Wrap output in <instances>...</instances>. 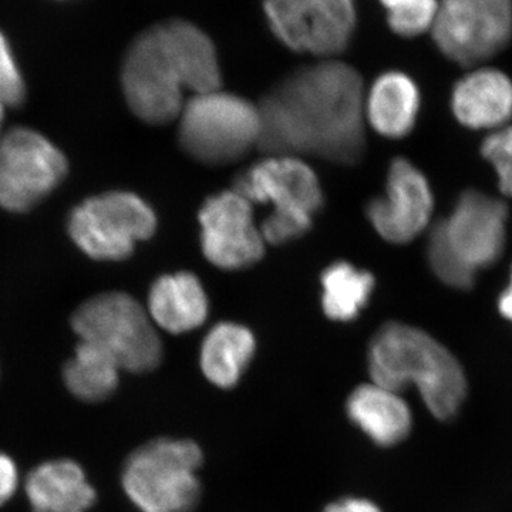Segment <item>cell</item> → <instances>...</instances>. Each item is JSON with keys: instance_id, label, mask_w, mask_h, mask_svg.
I'll return each mask as SVG.
<instances>
[{"instance_id": "603a6c76", "label": "cell", "mask_w": 512, "mask_h": 512, "mask_svg": "<svg viewBox=\"0 0 512 512\" xmlns=\"http://www.w3.org/2000/svg\"><path fill=\"white\" fill-rule=\"evenodd\" d=\"M394 35L414 39L431 33L440 0H379Z\"/></svg>"}, {"instance_id": "4fadbf2b", "label": "cell", "mask_w": 512, "mask_h": 512, "mask_svg": "<svg viewBox=\"0 0 512 512\" xmlns=\"http://www.w3.org/2000/svg\"><path fill=\"white\" fill-rule=\"evenodd\" d=\"M198 221L202 254L217 268L239 271L264 258L266 242L255 225L252 204L234 188L208 197Z\"/></svg>"}, {"instance_id": "cb8c5ba5", "label": "cell", "mask_w": 512, "mask_h": 512, "mask_svg": "<svg viewBox=\"0 0 512 512\" xmlns=\"http://www.w3.org/2000/svg\"><path fill=\"white\" fill-rule=\"evenodd\" d=\"M481 154L493 165L498 187L512 198V126L508 124L487 136L481 146Z\"/></svg>"}, {"instance_id": "8fae6325", "label": "cell", "mask_w": 512, "mask_h": 512, "mask_svg": "<svg viewBox=\"0 0 512 512\" xmlns=\"http://www.w3.org/2000/svg\"><path fill=\"white\" fill-rule=\"evenodd\" d=\"M431 39L460 66H484L512 40V0H440Z\"/></svg>"}, {"instance_id": "5b68a950", "label": "cell", "mask_w": 512, "mask_h": 512, "mask_svg": "<svg viewBox=\"0 0 512 512\" xmlns=\"http://www.w3.org/2000/svg\"><path fill=\"white\" fill-rule=\"evenodd\" d=\"M234 190L252 205H272L261 228L271 245L302 238L325 205L318 175L298 157L269 156L251 165L235 178Z\"/></svg>"}, {"instance_id": "2e32d148", "label": "cell", "mask_w": 512, "mask_h": 512, "mask_svg": "<svg viewBox=\"0 0 512 512\" xmlns=\"http://www.w3.org/2000/svg\"><path fill=\"white\" fill-rule=\"evenodd\" d=\"M25 493L33 512H86L97 500L82 466L69 458L33 468L26 477Z\"/></svg>"}, {"instance_id": "7a4b0ae2", "label": "cell", "mask_w": 512, "mask_h": 512, "mask_svg": "<svg viewBox=\"0 0 512 512\" xmlns=\"http://www.w3.org/2000/svg\"><path fill=\"white\" fill-rule=\"evenodd\" d=\"M121 86L134 116L151 126H164L180 117L184 92L221 89L217 49L211 37L188 20L156 23L128 46Z\"/></svg>"}, {"instance_id": "3957f363", "label": "cell", "mask_w": 512, "mask_h": 512, "mask_svg": "<svg viewBox=\"0 0 512 512\" xmlns=\"http://www.w3.org/2000/svg\"><path fill=\"white\" fill-rule=\"evenodd\" d=\"M372 382L392 392L419 389L427 409L446 420L466 399L467 382L456 357L424 330L389 322L377 330L367 352Z\"/></svg>"}, {"instance_id": "ffe728a7", "label": "cell", "mask_w": 512, "mask_h": 512, "mask_svg": "<svg viewBox=\"0 0 512 512\" xmlns=\"http://www.w3.org/2000/svg\"><path fill=\"white\" fill-rule=\"evenodd\" d=\"M255 349L251 330L234 322L218 323L202 342V373L215 386L231 389L244 375Z\"/></svg>"}, {"instance_id": "8992f818", "label": "cell", "mask_w": 512, "mask_h": 512, "mask_svg": "<svg viewBox=\"0 0 512 512\" xmlns=\"http://www.w3.org/2000/svg\"><path fill=\"white\" fill-rule=\"evenodd\" d=\"M259 106L238 94L214 90L194 94L178 117V144L198 163L228 165L258 147Z\"/></svg>"}, {"instance_id": "83f0119b", "label": "cell", "mask_w": 512, "mask_h": 512, "mask_svg": "<svg viewBox=\"0 0 512 512\" xmlns=\"http://www.w3.org/2000/svg\"><path fill=\"white\" fill-rule=\"evenodd\" d=\"M498 311H500L505 319L511 320L512 322V269L510 284H508L505 291L501 293L500 299H498Z\"/></svg>"}, {"instance_id": "e0dca14e", "label": "cell", "mask_w": 512, "mask_h": 512, "mask_svg": "<svg viewBox=\"0 0 512 512\" xmlns=\"http://www.w3.org/2000/svg\"><path fill=\"white\" fill-rule=\"evenodd\" d=\"M210 305L197 275L177 272L160 276L148 293V315L165 332L181 335L200 328Z\"/></svg>"}, {"instance_id": "ac0fdd59", "label": "cell", "mask_w": 512, "mask_h": 512, "mask_svg": "<svg viewBox=\"0 0 512 512\" xmlns=\"http://www.w3.org/2000/svg\"><path fill=\"white\" fill-rule=\"evenodd\" d=\"M420 89L407 73L380 74L366 92V121L380 136L403 138L412 133L419 117Z\"/></svg>"}, {"instance_id": "ba28073f", "label": "cell", "mask_w": 512, "mask_h": 512, "mask_svg": "<svg viewBox=\"0 0 512 512\" xmlns=\"http://www.w3.org/2000/svg\"><path fill=\"white\" fill-rule=\"evenodd\" d=\"M201 464L194 441L157 439L127 458L121 481L141 512H191L200 501Z\"/></svg>"}, {"instance_id": "d6986e66", "label": "cell", "mask_w": 512, "mask_h": 512, "mask_svg": "<svg viewBox=\"0 0 512 512\" xmlns=\"http://www.w3.org/2000/svg\"><path fill=\"white\" fill-rule=\"evenodd\" d=\"M348 416L367 437L389 447L409 436L412 413L399 393L379 384H362L350 394Z\"/></svg>"}, {"instance_id": "9a60e30c", "label": "cell", "mask_w": 512, "mask_h": 512, "mask_svg": "<svg viewBox=\"0 0 512 512\" xmlns=\"http://www.w3.org/2000/svg\"><path fill=\"white\" fill-rule=\"evenodd\" d=\"M450 104L458 123L493 133L510 123L512 79L495 67H473L454 84Z\"/></svg>"}, {"instance_id": "4316f807", "label": "cell", "mask_w": 512, "mask_h": 512, "mask_svg": "<svg viewBox=\"0 0 512 512\" xmlns=\"http://www.w3.org/2000/svg\"><path fill=\"white\" fill-rule=\"evenodd\" d=\"M325 512H382L377 505L359 498H345L338 503L330 504Z\"/></svg>"}, {"instance_id": "277c9868", "label": "cell", "mask_w": 512, "mask_h": 512, "mask_svg": "<svg viewBox=\"0 0 512 512\" xmlns=\"http://www.w3.org/2000/svg\"><path fill=\"white\" fill-rule=\"evenodd\" d=\"M508 208L484 192L467 190L444 220L431 225L427 261L450 288L468 291L478 272L494 265L507 241Z\"/></svg>"}, {"instance_id": "30bf717a", "label": "cell", "mask_w": 512, "mask_h": 512, "mask_svg": "<svg viewBox=\"0 0 512 512\" xmlns=\"http://www.w3.org/2000/svg\"><path fill=\"white\" fill-rule=\"evenodd\" d=\"M69 174L66 154L32 127H13L0 136V208L23 214L37 207Z\"/></svg>"}, {"instance_id": "6da1fadb", "label": "cell", "mask_w": 512, "mask_h": 512, "mask_svg": "<svg viewBox=\"0 0 512 512\" xmlns=\"http://www.w3.org/2000/svg\"><path fill=\"white\" fill-rule=\"evenodd\" d=\"M365 84L336 59L303 66L265 94L258 148L268 156H313L355 165L365 156Z\"/></svg>"}, {"instance_id": "52a82bcc", "label": "cell", "mask_w": 512, "mask_h": 512, "mask_svg": "<svg viewBox=\"0 0 512 512\" xmlns=\"http://www.w3.org/2000/svg\"><path fill=\"white\" fill-rule=\"evenodd\" d=\"M70 325L79 342L103 350L116 360L121 370L151 372L163 359L156 323L126 292L92 296L73 312Z\"/></svg>"}, {"instance_id": "44dd1931", "label": "cell", "mask_w": 512, "mask_h": 512, "mask_svg": "<svg viewBox=\"0 0 512 512\" xmlns=\"http://www.w3.org/2000/svg\"><path fill=\"white\" fill-rule=\"evenodd\" d=\"M320 285L325 315L336 322H352L372 298L376 279L365 269L336 261L322 272Z\"/></svg>"}, {"instance_id": "7c38bea8", "label": "cell", "mask_w": 512, "mask_h": 512, "mask_svg": "<svg viewBox=\"0 0 512 512\" xmlns=\"http://www.w3.org/2000/svg\"><path fill=\"white\" fill-rule=\"evenodd\" d=\"M262 6L269 29L292 52L333 59L355 33V0H262Z\"/></svg>"}, {"instance_id": "9c48e42d", "label": "cell", "mask_w": 512, "mask_h": 512, "mask_svg": "<svg viewBox=\"0 0 512 512\" xmlns=\"http://www.w3.org/2000/svg\"><path fill=\"white\" fill-rule=\"evenodd\" d=\"M157 215L140 195L109 191L77 204L67 218V234L94 261H126L136 244L156 234Z\"/></svg>"}, {"instance_id": "484cf974", "label": "cell", "mask_w": 512, "mask_h": 512, "mask_svg": "<svg viewBox=\"0 0 512 512\" xmlns=\"http://www.w3.org/2000/svg\"><path fill=\"white\" fill-rule=\"evenodd\" d=\"M19 483V470L15 460L8 454L0 453V507L12 500Z\"/></svg>"}, {"instance_id": "f1b7e54d", "label": "cell", "mask_w": 512, "mask_h": 512, "mask_svg": "<svg viewBox=\"0 0 512 512\" xmlns=\"http://www.w3.org/2000/svg\"><path fill=\"white\" fill-rule=\"evenodd\" d=\"M6 110H8V107L5 106V104L0 103V136H2V126L3 121H5L6 116Z\"/></svg>"}, {"instance_id": "5bb4252c", "label": "cell", "mask_w": 512, "mask_h": 512, "mask_svg": "<svg viewBox=\"0 0 512 512\" xmlns=\"http://www.w3.org/2000/svg\"><path fill=\"white\" fill-rule=\"evenodd\" d=\"M434 195L429 180L406 158H394L383 197L366 205L367 220L390 244L414 241L431 225Z\"/></svg>"}, {"instance_id": "d4e9b609", "label": "cell", "mask_w": 512, "mask_h": 512, "mask_svg": "<svg viewBox=\"0 0 512 512\" xmlns=\"http://www.w3.org/2000/svg\"><path fill=\"white\" fill-rule=\"evenodd\" d=\"M26 99V84L8 39L0 32V103L8 109L22 106Z\"/></svg>"}, {"instance_id": "7402d4cb", "label": "cell", "mask_w": 512, "mask_h": 512, "mask_svg": "<svg viewBox=\"0 0 512 512\" xmlns=\"http://www.w3.org/2000/svg\"><path fill=\"white\" fill-rule=\"evenodd\" d=\"M120 366L103 350L79 342L63 367V382L76 399L87 403L103 402L116 392Z\"/></svg>"}]
</instances>
